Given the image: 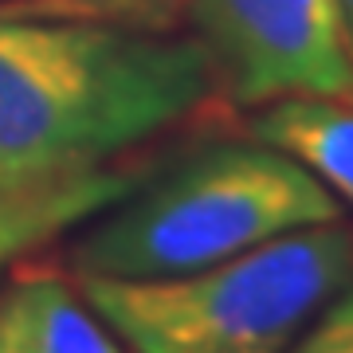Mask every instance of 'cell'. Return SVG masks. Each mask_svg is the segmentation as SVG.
I'll list each match as a JSON object with an SVG mask.
<instances>
[{
	"mask_svg": "<svg viewBox=\"0 0 353 353\" xmlns=\"http://www.w3.org/2000/svg\"><path fill=\"white\" fill-rule=\"evenodd\" d=\"M216 87L196 36L102 16H4L0 173L106 165L196 114Z\"/></svg>",
	"mask_w": 353,
	"mask_h": 353,
	"instance_id": "cell-1",
	"label": "cell"
},
{
	"mask_svg": "<svg viewBox=\"0 0 353 353\" xmlns=\"http://www.w3.org/2000/svg\"><path fill=\"white\" fill-rule=\"evenodd\" d=\"M341 220V201L263 141H220L87 220L75 275L169 279L224 263L294 228Z\"/></svg>",
	"mask_w": 353,
	"mask_h": 353,
	"instance_id": "cell-2",
	"label": "cell"
},
{
	"mask_svg": "<svg viewBox=\"0 0 353 353\" xmlns=\"http://www.w3.org/2000/svg\"><path fill=\"white\" fill-rule=\"evenodd\" d=\"M350 283L353 232L341 220L294 228L189 275H79L90 310L130 353H287Z\"/></svg>",
	"mask_w": 353,
	"mask_h": 353,
	"instance_id": "cell-3",
	"label": "cell"
},
{
	"mask_svg": "<svg viewBox=\"0 0 353 353\" xmlns=\"http://www.w3.org/2000/svg\"><path fill=\"white\" fill-rule=\"evenodd\" d=\"M185 8L236 102H353V48L338 0H185Z\"/></svg>",
	"mask_w": 353,
	"mask_h": 353,
	"instance_id": "cell-4",
	"label": "cell"
},
{
	"mask_svg": "<svg viewBox=\"0 0 353 353\" xmlns=\"http://www.w3.org/2000/svg\"><path fill=\"white\" fill-rule=\"evenodd\" d=\"M138 185L130 169L79 165L48 173H0V271L32 255L67 228L122 201Z\"/></svg>",
	"mask_w": 353,
	"mask_h": 353,
	"instance_id": "cell-5",
	"label": "cell"
},
{
	"mask_svg": "<svg viewBox=\"0 0 353 353\" xmlns=\"http://www.w3.org/2000/svg\"><path fill=\"white\" fill-rule=\"evenodd\" d=\"M0 353H126L83 290L55 271H20L0 290Z\"/></svg>",
	"mask_w": 353,
	"mask_h": 353,
	"instance_id": "cell-6",
	"label": "cell"
},
{
	"mask_svg": "<svg viewBox=\"0 0 353 353\" xmlns=\"http://www.w3.org/2000/svg\"><path fill=\"white\" fill-rule=\"evenodd\" d=\"M252 138L294 157L353 208V102L275 99L252 118Z\"/></svg>",
	"mask_w": 353,
	"mask_h": 353,
	"instance_id": "cell-7",
	"label": "cell"
},
{
	"mask_svg": "<svg viewBox=\"0 0 353 353\" xmlns=\"http://www.w3.org/2000/svg\"><path fill=\"white\" fill-rule=\"evenodd\" d=\"M176 4L185 0H0V20L4 16H102V20L161 28L173 20Z\"/></svg>",
	"mask_w": 353,
	"mask_h": 353,
	"instance_id": "cell-8",
	"label": "cell"
},
{
	"mask_svg": "<svg viewBox=\"0 0 353 353\" xmlns=\"http://www.w3.org/2000/svg\"><path fill=\"white\" fill-rule=\"evenodd\" d=\"M287 353H353V283L318 310Z\"/></svg>",
	"mask_w": 353,
	"mask_h": 353,
	"instance_id": "cell-9",
	"label": "cell"
},
{
	"mask_svg": "<svg viewBox=\"0 0 353 353\" xmlns=\"http://www.w3.org/2000/svg\"><path fill=\"white\" fill-rule=\"evenodd\" d=\"M341 4V20H345V36H350V48H353V0H338Z\"/></svg>",
	"mask_w": 353,
	"mask_h": 353,
	"instance_id": "cell-10",
	"label": "cell"
}]
</instances>
